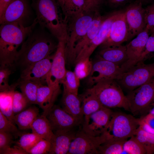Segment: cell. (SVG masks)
<instances>
[{
	"label": "cell",
	"mask_w": 154,
	"mask_h": 154,
	"mask_svg": "<svg viewBox=\"0 0 154 154\" xmlns=\"http://www.w3.org/2000/svg\"><path fill=\"white\" fill-rule=\"evenodd\" d=\"M38 22L35 19L30 26L13 23L1 25L0 66H14L18 49L31 33Z\"/></svg>",
	"instance_id": "1"
},
{
	"label": "cell",
	"mask_w": 154,
	"mask_h": 154,
	"mask_svg": "<svg viewBox=\"0 0 154 154\" xmlns=\"http://www.w3.org/2000/svg\"><path fill=\"white\" fill-rule=\"evenodd\" d=\"M56 44L42 32L31 33L21 45L14 63L22 70L49 56L56 50Z\"/></svg>",
	"instance_id": "2"
},
{
	"label": "cell",
	"mask_w": 154,
	"mask_h": 154,
	"mask_svg": "<svg viewBox=\"0 0 154 154\" xmlns=\"http://www.w3.org/2000/svg\"><path fill=\"white\" fill-rule=\"evenodd\" d=\"M32 4L41 27L47 29L58 41H66L67 25L57 0H33Z\"/></svg>",
	"instance_id": "3"
},
{
	"label": "cell",
	"mask_w": 154,
	"mask_h": 154,
	"mask_svg": "<svg viewBox=\"0 0 154 154\" xmlns=\"http://www.w3.org/2000/svg\"><path fill=\"white\" fill-rule=\"evenodd\" d=\"M88 89L96 96L103 106L109 108H122L129 111L126 96L115 80H102Z\"/></svg>",
	"instance_id": "4"
},
{
	"label": "cell",
	"mask_w": 154,
	"mask_h": 154,
	"mask_svg": "<svg viewBox=\"0 0 154 154\" xmlns=\"http://www.w3.org/2000/svg\"><path fill=\"white\" fill-rule=\"evenodd\" d=\"M139 126V118L122 112H113L105 132L108 139L126 140L134 135Z\"/></svg>",
	"instance_id": "5"
},
{
	"label": "cell",
	"mask_w": 154,
	"mask_h": 154,
	"mask_svg": "<svg viewBox=\"0 0 154 154\" xmlns=\"http://www.w3.org/2000/svg\"><path fill=\"white\" fill-rule=\"evenodd\" d=\"M126 96L129 112L134 116H145L154 102V78L128 92Z\"/></svg>",
	"instance_id": "6"
},
{
	"label": "cell",
	"mask_w": 154,
	"mask_h": 154,
	"mask_svg": "<svg viewBox=\"0 0 154 154\" xmlns=\"http://www.w3.org/2000/svg\"><path fill=\"white\" fill-rule=\"evenodd\" d=\"M95 12H85L68 26V36L65 49L66 64L69 65L70 64L74 48L88 30Z\"/></svg>",
	"instance_id": "7"
},
{
	"label": "cell",
	"mask_w": 154,
	"mask_h": 154,
	"mask_svg": "<svg viewBox=\"0 0 154 154\" xmlns=\"http://www.w3.org/2000/svg\"><path fill=\"white\" fill-rule=\"evenodd\" d=\"M154 78V62L137 64L122 73L116 80L121 87L132 91Z\"/></svg>",
	"instance_id": "8"
},
{
	"label": "cell",
	"mask_w": 154,
	"mask_h": 154,
	"mask_svg": "<svg viewBox=\"0 0 154 154\" xmlns=\"http://www.w3.org/2000/svg\"><path fill=\"white\" fill-rule=\"evenodd\" d=\"M107 139L105 132L101 135L94 136L82 128L76 132L68 154H98L99 147Z\"/></svg>",
	"instance_id": "9"
},
{
	"label": "cell",
	"mask_w": 154,
	"mask_h": 154,
	"mask_svg": "<svg viewBox=\"0 0 154 154\" xmlns=\"http://www.w3.org/2000/svg\"><path fill=\"white\" fill-rule=\"evenodd\" d=\"M123 72L120 66L97 57L92 62V69L88 76L87 83L91 87L104 79H118Z\"/></svg>",
	"instance_id": "10"
},
{
	"label": "cell",
	"mask_w": 154,
	"mask_h": 154,
	"mask_svg": "<svg viewBox=\"0 0 154 154\" xmlns=\"http://www.w3.org/2000/svg\"><path fill=\"white\" fill-rule=\"evenodd\" d=\"M139 0L129 5L124 10L128 29V40L143 31L146 27L145 10Z\"/></svg>",
	"instance_id": "11"
},
{
	"label": "cell",
	"mask_w": 154,
	"mask_h": 154,
	"mask_svg": "<svg viewBox=\"0 0 154 154\" xmlns=\"http://www.w3.org/2000/svg\"><path fill=\"white\" fill-rule=\"evenodd\" d=\"M66 43L65 40L58 41L56 52L52 56L50 70L46 80L48 86H59L65 76L66 71Z\"/></svg>",
	"instance_id": "12"
},
{
	"label": "cell",
	"mask_w": 154,
	"mask_h": 154,
	"mask_svg": "<svg viewBox=\"0 0 154 154\" xmlns=\"http://www.w3.org/2000/svg\"><path fill=\"white\" fill-rule=\"evenodd\" d=\"M113 112L110 108L102 107L84 120L82 129L94 136L101 135L105 132Z\"/></svg>",
	"instance_id": "13"
},
{
	"label": "cell",
	"mask_w": 154,
	"mask_h": 154,
	"mask_svg": "<svg viewBox=\"0 0 154 154\" xmlns=\"http://www.w3.org/2000/svg\"><path fill=\"white\" fill-rule=\"evenodd\" d=\"M128 40V29L124 11H119L113 21L108 36L100 45L101 49L121 45Z\"/></svg>",
	"instance_id": "14"
},
{
	"label": "cell",
	"mask_w": 154,
	"mask_h": 154,
	"mask_svg": "<svg viewBox=\"0 0 154 154\" xmlns=\"http://www.w3.org/2000/svg\"><path fill=\"white\" fill-rule=\"evenodd\" d=\"M30 13L27 0H12L0 16V24L17 23L24 25Z\"/></svg>",
	"instance_id": "15"
},
{
	"label": "cell",
	"mask_w": 154,
	"mask_h": 154,
	"mask_svg": "<svg viewBox=\"0 0 154 154\" xmlns=\"http://www.w3.org/2000/svg\"><path fill=\"white\" fill-rule=\"evenodd\" d=\"M119 11H114L106 15L100 29L93 39L81 50L78 55L80 60L90 57L94 50L106 39L109 34L112 23Z\"/></svg>",
	"instance_id": "16"
},
{
	"label": "cell",
	"mask_w": 154,
	"mask_h": 154,
	"mask_svg": "<svg viewBox=\"0 0 154 154\" xmlns=\"http://www.w3.org/2000/svg\"><path fill=\"white\" fill-rule=\"evenodd\" d=\"M149 33V31L145 28L126 45L127 60L120 66L123 72L136 64L143 51Z\"/></svg>",
	"instance_id": "17"
},
{
	"label": "cell",
	"mask_w": 154,
	"mask_h": 154,
	"mask_svg": "<svg viewBox=\"0 0 154 154\" xmlns=\"http://www.w3.org/2000/svg\"><path fill=\"white\" fill-rule=\"evenodd\" d=\"M46 117L53 132L70 131L79 125L71 116L59 106L54 105Z\"/></svg>",
	"instance_id": "18"
},
{
	"label": "cell",
	"mask_w": 154,
	"mask_h": 154,
	"mask_svg": "<svg viewBox=\"0 0 154 154\" xmlns=\"http://www.w3.org/2000/svg\"><path fill=\"white\" fill-rule=\"evenodd\" d=\"M52 56H49L22 70L21 80L36 81L43 84L46 83L50 72Z\"/></svg>",
	"instance_id": "19"
},
{
	"label": "cell",
	"mask_w": 154,
	"mask_h": 154,
	"mask_svg": "<svg viewBox=\"0 0 154 154\" xmlns=\"http://www.w3.org/2000/svg\"><path fill=\"white\" fill-rule=\"evenodd\" d=\"M57 1L67 27L75 19L85 12L92 11L85 0Z\"/></svg>",
	"instance_id": "20"
},
{
	"label": "cell",
	"mask_w": 154,
	"mask_h": 154,
	"mask_svg": "<svg viewBox=\"0 0 154 154\" xmlns=\"http://www.w3.org/2000/svg\"><path fill=\"white\" fill-rule=\"evenodd\" d=\"M60 91V86H46L40 84L37 90L36 104L46 116L54 103Z\"/></svg>",
	"instance_id": "21"
},
{
	"label": "cell",
	"mask_w": 154,
	"mask_h": 154,
	"mask_svg": "<svg viewBox=\"0 0 154 154\" xmlns=\"http://www.w3.org/2000/svg\"><path fill=\"white\" fill-rule=\"evenodd\" d=\"M76 133L74 129L54 132V137L50 142L51 146L49 154H68Z\"/></svg>",
	"instance_id": "22"
},
{
	"label": "cell",
	"mask_w": 154,
	"mask_h": 154,
	"mask_svg": "<svg viewBox=\"0 0 154 154\" xmlns=\"http://www.w3.org/2000/svg\"><path fill=\"white\" fill-rule=\"evenodd\" d=\"M106 16V15H102L100 11L95 12L92 23L88 30L74 48L71 56L70 64L74 63L77 55L96 35Z\"/></svg>",
	"instance_id": "23"
},
{
	"label": "cell",
	"mask_w": 154,
	"mask_h": 154,
	"mask_svg": "<svg viewBox=\"0 0 154 154\" xmlns=\"http://www.w3.org/2000/svg\"><path fill=\"white\" fill-rule=\"evenodd\" d=\"M80 98L74 94L71 93L64 88L62 97V108L71 116L80 125L84 121Z\"/></svg>",
	"instance_id": "24"
},
{
	"label": "cell",
	"mask_w": 154,
	"mask_h": 154,
	"mask_svg": "<svg viewBox=\"0 0 154 154\" xmlns=\"http://www.w3.org/2000/svg\"><path fill=\"white\" fill-rule=\"evenodd\" d=\"M97 57L121 66L127 60L126 45H120L101 49Z\"/></svg>",
	"instance_id": "25"
},
{
	"label": "cell",
	"mask_w": 154,
	"mask_h": 154,
	"mask_svg": "<svg viewBox=\"0 0 154 154\" xmlns=\"http://www.w3.org/2000/svg\"><path fill=\"white\" fill-rule=\"evenodd\" d=\"M39 109L35 106L28 107L26 109L14 116V122L21 131L31 129L35 120L39 115Z\"/></svg>",
	"instance_id": "26"
},
{
	"label": "cell",
	"mask_w": 154,
	"mask_h": 154,
	"mask_svg": "<svg viewBox=\"0 0 154 154\" xmlns=\"http://www.w3.org/2000/svg\"><path fill=\"white\" fill-rule=\"evenodd\" d=\"M30 129L32 132L50 142L54 137V134L48 120L46 116L42 114L39 115L36 118Z\"/></svg>",
	"instance_id": "27"
},
{
	"label": "cell",
	"mask_w": 154,
	"mask_h": 154,
	"mask_svg": "<svg viewBox=\"0 0 154 154\" xmlns=\"http://www.w3.org/2000/svg\"><path fill=\"white\" fill-rule=\"evenodd\" d=\"M18 85V83L11 84L9 89L0 92V111L15 124V115L13 110V97L15 89Z\"/></svg>",
	"instance_id": "28"
},
{
	"label": "cell",
	"mask_w": 154,
	"mask_h": 154,
	"mask_svg": "<svg viewBox=\"0 0 154 154\" xmlns=\"http://www.w3.org/2000/svg\"><path fill=\"white\" fill-rule=\"evenodd\" d=\"M80 97L82 102L81 109L84 120L103 106L96 96L89 89Z\"/></svg>",
	"instance_id": "29"
},
{
	"label": "cell",
	"mask_w": 154,
	"mask_h": 154,
	"mask_svg": "<svg viewBox=\"0 0 154 154\" xmlns=\"http://www.w3.org/2000/svg\"><path fill=\"white\" fill-rule=\"evenodd\" d=\"M18 83L21 92L30 104H36L38 88L40 83L30 80H21Z\"/></svg>",
	"instance_id": "30"
},
{
	"label": "cell",
	"mask_w": 154,
	"mask_h": 154,
	"mask_svg": "<svg viewBox=\"0 0 154 154\" xmlns=\"http://www.w3.org/2000/svg\"><path fill=\"white\" fill-rule=\"evenodd\" d=\"M127 140L107 139L99 147L98 154H122L123 144Z\"/></svg>",
	"instance_id": "31"
},
{
	"label": "cell",
	"mask_w": 154,
	"mask_h": 154,
	"mask_svg": "<svg viewBox=\"0 0 154 154\" xmlns=\"http://www.w3.org/2000/svg\"><path fill=\"white\" fill-rule=\"evenodd\" d=\"M143 147L147 154L154 153V134L148 133L139 126L134 135Z\"/></svg>",
	"instance_id": "32"
},
{
	"label": "cell",
	"mask_w": 154,
	"mask_h": 154,
	"mask_svg": "<svg viewBox=\"0 0 154 154\" xmlns=\"http://www.w3.org/2000/svg\"><path fill=\"white\" fill-rule=\"evenodd\" d=\"M80 80L74 72L66 70L61 84H62L63 88L71 93L78 95Z\"/></svg>",
	"instance_id": "33"
},
{
	"label": "cell",
	"mask_w": 154,
	"mask_h": 154,
	"mask_svg": "<svg viewBox=\"0 0 154 154\" xmlns=\"http://www.w3.org/2000/svg\"><path fill=\"white\" fill-rule=\"evenodd\" d=\"M122 154H144L146 152L144 148L134 135L125 141L123 145Z\"/></svg>",
	"instance_id": "34"
},
{
	"label": "cell",
	"mask_w": 154,
	"mask_h": 154,
	"mask_svg": "<svg viewBox=\"0 0 154 154\" xmlns=\"http://www.w3.org/2000/svg\"><path fill=\"white\" fill-rule=\"evenodd\" d=\"M16 144L21 147L28 154V152L42 138L37 135L32 133H23L19 137Z\"/></svg>",
	"instance_id": "35"
},
{
	"label": "cell",
	"mask_w": 154,
	"mask_h": 154,
	"mask_svg": "<svg viewBox=\"0 0 154 154\" xmlns=\"http://www.w3.org/2000/svg\"><path fill=\"white\" fill-rule=\"evenodd\" d=\"M0 131L12 134L15 139L17 138L23 133L15 124L9 120L0 111Z\"/></svg>",
	"instance_id": "36"
},
{
	"label": "cell",
	"mask_w": 154,
	"mask_h": 154,
	"mask_svg": "<svg viewBox=\"0 0 154 154\" xmlns=\"http://www.w3.org/2000/svg\"><path fill=\"white\" fill-rule=\"evenodd\" d=\"M30 104L21 92L15 91L13 100V110L14 115L26 109Z\"/></svg>",
	"instance_id": "37"
},
{
	"label": "cell",
	"mask_w": 154,
	"mask_h": 154,
	"mask_svg": "<svg viewBox=\"0 0 154 154\" xmlns=\"http://www.w3.org/2000/svg\"><path fill=\"white\" fill-rule=\"evenodd\" d=\"M74 68L75 74L80 79L88 77L91 72L92 62L87 58L78 62Z\"/></svg>",
	"instance_id": "38"
},
{
	"label": "cell",
	"mask_w": 154,
	"mask_h": 154,
	"mask_svg": "<svg viewBox=\"0 0 154 154\" xmlns=\"http://www.w3.org/2000/svg\"><path fill=\"white\" fill-rule=\"evenodd\" d=\"M13 66H0V91L2 92L9 89L11 86L9 83V76L12 73Z\"/></svg>",
	"instance_id": "39"
},
{
	"label": "cell",
	"mask_w": 154,
	"mask_h": 154,
	"mask_svg": "<svg viewBox=\"0 0 154 154\" xmlns=\"http://www.w3.org/2000/svg\"><path fill=\"white\" fill-rule=\"evenodd\" d=\"M51 146V144L50 141L41 139L29 151L28 154H49Z\"/></svg>",
	"instance_id": "40"
},
{
	"label": "cell",
	"mask_w": 154,
	"mask_h": 154,
	"mask_svg": "<svg viewBox=\"0 0 154 154\" xmlns=\"http://www.w3.org/2000/svg\"><path fill=\"white\" fill-rule=\"evenodd\" d=\"M139 126L145 131L154 134V115L148 113L139 118Z\"/></svg>",
	"instance_id": "41"
},
{
	"label": "cell",
	"mask_w": 154,
	"mask_h": 154,
	"mask_svg": "<svg viewBox=\"0 0 154 154\" xmlns=\"http://www.w3.org/2000/svg\"><path fill=\"white\" fill-rule=\"evenodd\" d=\"M153 52H154V34L152 33L149 36L143 51L136 65L144 63L149 54Z\"/></svg>",
	"instance_id": "42"
},
{
	"label": "cell",
	"mask_w": 154,
	"mask_h": 154,
	"mask_svg": "<svg viewBox=\"0 0 154 154\" xmlns=\"http://www.w3.org/2000/svg\"><path fill=\"white\" fill-rule=\"evenodd\" d=\"M15 139L11 134L5 132L0 131V151L11 146L15 143Z\"/></svg>",
	"instance_id": "43"
},
{
	"label": "cell",
	"mask_w": 154,
	"mask_h": 154,
	"mask_svg": "<svg viewBox=\"0 0 154 154\" xmlns=\"http://www.w3.org/2000/svg\"><path fill=\"white\" fill-rule=\"evenodd\" d=\"M145 10V28L150 31L154 27V3L147 6Z\"/></svg>",
	"instance_id": "44"
},
{
	"label": "cell",
	"mask_w": 154,
	"mask_h": 154,
	"mask_svg": "<svg viewBox=\"0 0 154 154\" xmlns=\"http://www.w3.org/2000/svg\"><path fill=\"white\" fill-rule=\"evenodd\" d=\"M10 146L0 151V154H27L28 153L18 145Z\"/></svg>",
	"instance_id": "45"
},
{
	"label": "cell",
	"mask_w": 154,
	"mask_h": 154,
	"mask_svg": "<svg viewBox=\"0 0 154 154\" xmlns=\"http://www.w3.org/2000/svg\"><path fill=\"white\" fill-rule=\"evenodd\" d=\"M88 4L92 11L94 12L100 11L102 6L105 3L106 0H85Z\"/></svg>",
	"instance_id": "46"
},
{
	"label": "cell",
	"mask_w": 154,
	"mask_h": 154,
	"mask_svg": "<svg viewBox=\"0 0 154 154\" xmlns=\"http://www.w3.org/2000/svg\"><path fill=\"white\" fill-rule=\"evenodd\" d=\"M130 0H107L109 5L113 7H117L128 2Z\"/></svg>",
	"instance_id": "47"
},
{
	"label": "cell",
	"mask_w": 154,
	"mask_h": 154,
	"mask_svg": "<svg viewBox=\"0 0 154 154\" xmlns=\"http://www.w3.org/2000/svg\"><path fill=\"white\" fill-rule=\"evenodd\" d=\"M12 0H0V16Z\"/></svg>",
	"instance_id": "48"
},
{
	"label": "cell",
	"mask_w": 154,
	"mask_h": 154,
	"mask_svg": "<svg viewBox=\"0 0 154 154\" xmlns=\"http://www.w3.org/2000/svg\"><path fill=\"white\" fill-rule=\"evenodd\" d=\"M149 113L154 115V102L151 104V108Z\"/></svg>",
	"instance_id": "49"
},
{
	"label": "cell",
	"mask_w": 154,
	"mask_h": 154,
	"mask_svg": "<svg viewBox=\"0 0 154 154\" xmlns=\"http://www.w3.org/2000/svg\"><path fill=\"white\" fill-rule=\"evenodd\" d=\"M142 4L144 3L148 2L151 1L153 0H139Z\"/></svg>",
	"instance_id": "50"
},
{
	"label": "cell",
	"mask_w": 154,
	"mask_h": 154,
	"mask_svg": "<svg viewBox=\"0 0 154 154\" xmlns=\"http://www.w3.org/2000/svg\"><path fill=\"white\" fill-rule=\"evenodd\" d=\"M154 34V27L150 31L149 33Z\"/></svg>",
	"instance_id": "51"
}]
</instances>
